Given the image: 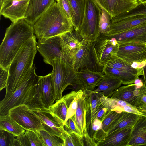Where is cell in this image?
I'll return each instance as SVG.
<instances>
[{
    "label": "cell",
    "instance_id": "cell-1",
    "mask_svg": "<svg viewBox=\"0 0 146 146\" xmlns=\"http://www.w3.org/2000/svg\"><path fill=\"white\" fill-rule=\"evenodd\" d=\"M36 69L33 66L16 90L0 102V115L8 114L10 110L21 105H26L30 109H46L40 98L37 86L39 76L36 74Z\"/></svg>",
    "mask_w": 146,
    "mask_h": 146
},
{
    "label": "cell",
    "instance_id": "cell-2",
    "mask_svg": "<svg viewBox=\"0 0 146 146\" xmlns=\"http://www.w3.org/2000/svg\"><path fill=\"white\" fill-rule=\"evenodd\" d=\"M35 35L33 26L24 19L12 22L6 29L0 46V67L9 70L21 47Z\"/></svg>",
    "mask_w": 146,
    "mask_h": 146
},
{
    "label": "cell",
    "instance_id": "cell-3",
    "mask_svg": "<svg viewBox=\"0 0 146 146\" xmlns=\"http://www.w3.org/2000/svg\"><path fill=\"white\" fill-rule=\"evenodd\" d=\"M37 38L43 40L74 30L72 23L55 1L33 25Z\"/></svg>",
    "mask_w": 146,
    "mask_h": 146
},
{
    "label": "cell",
    "instance_id": "cell-4",
    "mask_svg": "<svg viewBox=\"0 0 146 146\" xmlns=\"http://www.w3.org/2000/svg\"><path fill=\"white\" fill-rule=\"evenodd\" d=\"M37 42L35 35L22 46L11 62L4 98H7L16 90L33 67Z\"/></svg>",
    "mask_w": 146,
    "mask_h": 146
},
{
    "label": "cell",
    "instance_id": "cell-5",
    "mask_svg": "<svg viewBox=\"0 0 146 146\" xmlns=\"http://www.w3.org/2000/svg\"><path fill=\"white\" fill-rule=\"evenodd\" d=\"M51 72L55 90L56 100L62 97V94L65 89L71 85L80 90V84L77 73L72 66L65 60L56 58L53 62Z\"/></svg>",
    "mask_w": 146,
    "mask_h": 146
},
{
    "label": "cell",
    "instance_id": "cell-6",
    "mask_svg": "<svg viewBox=\"0 0 146 146\" xmlns=\"http://www.w3.org/2000/svg\"><path fill=\"white\" fill-rule=\"evenodd\" d=\"M102 9L95 0H85L83 19L76 32L81 41L83 38L95 41L100 35L99 25Z\"/></svg>",
    "mask_w": 146,
    "mask_h": 146
},
{
    "label": "cell",
    "instance_id": "cell-7",
    "mask_svg": "<svg viewBox=\"0 0 146 146\" xmlns=\"http://www.w3.org/2000/svg\"><path fill=\"white\" fill-rule=\"evenodd\" d=\"M81 42V47L70 64L74 71L76 72L85 70L103 71L104 66L99 61L95 49L96 41L83 38Z\"/></svg>",
    "mask_w": 146,
    "mask_h": 146
},
{
    "label": "cell",
    "instance_id": "cell-8",
    "mask_svg": "<svg viewBox=\"0 0 146 146\" xmlns=\"http://www.w3.org/2000/svg\"><path fill=\"white\" fill-rule=\"evenodd\" d=\"M8 114L25 130L34 131L44 129L39 118L25 105H21L10 110Z\"/></svg>",
    "mask_w": 146,
    "mask_h": 146
},
{
    "label": "cell",
    "instance_id": "cell-9",
    "mask_svg": "<svg viewBox=\"0 0 146 146\" xmlns=\"http://www.w3.org/2000/svg\"><path fill=\"white\" fill-rule=\"evenodd\" d=\"M119 44L116 55L132 65L139 64L142 68L146 61V44L127 43Z\"/></svg>",
    "mask_w": 146,
    "mask_h": 146
},
{
    "label": "cell",
    "instance_id": "cell-10",
    "mask_svg": "<svg viewBox=\"0 0 146 146\" xmlns=\"http://www.w3.org/2000/svg\"><path fill=\"white\" fill-rule=\"evenodd\" d=\"M36 49L43 57L44 62L46 64L52 66L56 58L65 60L61 50L60 35L44 40H38Z\"/></svg>",
    "mask_w": 146,
    "mask_h": 146
},
{
    "label": "cell",
    "instance_id": "cell-11",
    "mask_svg": "<svg viewBox=\"0 0 146 146\" xmlns=\"http://www.w3.org/2000/svg\"><path fill=\"white\" fill-rule=\"evenodd\" d=\"M146 94V88L143 86L138 88L134 84L120 87L114 91L111 98L125 101L137 108L141 105L142 95Z\"/></svg>",
    "mask_w": 146,
    "mask_h": 146
},
{
    "label": "cell",
    "instance_id": "cell-12",
    "mask_svg": "<svg viewBox=\"0 0 146 146\" xmlns=\"http://www.w3.org/2000/svg\"><path fill=\"white\" fill-rule=\"evenodd\" d=\"M29 0H6L0 8V15L12 22L24 19Z\"/></svg>",
    "mask_w": 146,
    "mask_h": 146
},
{
    "label": "cell",
    "instance_id": "cell-13",
    "mask_svg": "<svg viewBox=\"0 0 146 146\" xmlns=\"http://www.w3.org/2000/svg\"><path fill=\"white\" fill-rule=\"evenodd\" d=\"M104 35L110 38L114 39L119 44L127 43H145L146 42V23L122 32Z\"/></svg>",
    "mask_w": 146,
    "mask_h": 146
},
{
    "label": "cell",
    "instance_id": "cell-14",
    "mask_svg": "<svg viewBox=\"0 0 146 146\" xmlns=\"http://www.w3.org/2000/svg\"><path fill=\"white\" fill-rule=\"evenodd\" d=\"M82 90L85 97L86 126L88 131L98 113L104 107L100 100V97L103 95L94 90Z\"/></svg>",
    "mask_w": 146,
    "mask_h": 146
},
{
    "label": "cell",
    "instance_id": "cell-15",
    "mask_svg": "<svg viewBox=\"0 0 146 146\" xmlns=\"http://www.w3.org/2000/svg\"><path fill=\"white\" fill-rule=\"evenodd\" d=\"M37 86L41 102L44 106L48 109L56 100L55 90L51 73L39 76Z\"/></svg>",
    "mask_w": 146,
    "mask_h": 146
},
{
    "label": "cell",
    "instance_id": "cell-16",
    "mask_svg": "<svg viewBox=\"0 0 146 146\" xmlns=\"http://www.w3.org/2000/svg\"><path fill=\"white\" fill-rule=\"evenodd\" d=\"M61 50L65 61L70 65L72 60L80 48L81 41L75 30L60 35Z\"/></svg>",
    "mask_w": 146,
    "mask_h": 146
},
{
    "label": "cell",
    "instance_id": "cell-17",
    "mask_svg": "<svg viewBox=\"0 0 146 146\" xmlns=\"http://www.w3.org/2000/svg\"><path fill=\"white\" fill-rule=\"evenodd\" d=\"M101 7L107 11L112 19L135 7L137 0H95Z\"/></svg>",
    "mask_w": 146,
    "mask_h": 146
},
{
    "label": "cell",
    "instance_id": "cell-18",
    "mask_svg": "<svg viewBox=\"0 0 146 146\" xmlns=\"http://www.w3.org/2000/svg\"><path fill=\"white\" fill-rule=\"evenodd\" d=\"M119 44L113 38L99 35L96 41L95 48L99 60L102 64L111 55H116Z\"/></svg>",
    "mask_w": 146,
    "mask_h": 146
},
{
    "label": "cell",
    "instance_id": "cell-19",
    "mask_svg": "<svg viewBox=\"0 0 146 146\" xmlns=\"http://www.w3.org/2000/svg\"><path fill=\"white\" fill-rule=\"evenodd\" d=\"M30 109L40 119L45 130L59 137L63 140V135L65 131L64 125L55 119L48 109Z\"/></svg>",
    "mask_w": 146,
    "mask_h": 146
},
{
    "label": "cell",
    "instance_id": "cell-20",
    "mask_svg": "<svg viewBox=\"0 0 146 146\" xmlns=\"http://www.w3.org/2000/svg\"><path fill=\"white\" fill-rule=\"evenodd\" d=\"M134 125L128 126L106 136L96 142L97 146H127Z\"/></svg>",
    "mask_w": 146,
    "mask_h": 146
},
{
    "label": "cell",
    "instance_id": "cell-21",
    "mask_svg": "<svg viewBox=\"0 0 146 146\" xmlns=\"http://www.w3.org/2000/svg\"><path fill=\"white\" fill-rule=\"evenodd\" d=\"M55 0H29L24 19L33 26Z\"/></svg>",
    "mask_w": 146,
    "mask_h": 146
},
{
    "label": "cell",
    "instance_id": "cell-22",
    "mask_svg": "<svg viewBox=\"0 0 146 146\" xmlns=\"http://www.w3.org/2000/svg\"><path fill=\"white\" fill-rule=\"evenodd\" d=\"M77 91V106L75 114L72 117L77 128L83 136V138L89 135L87 129L86 120L85 97L84 91Z\"/></svg>",
    "mask_w": 146,
    "mask_h": 146
},
{
    "label": "cell",
    "instance_id": "cell-23",
    "mask_svg": "<svg viewBox=\"0 0 146 146\" xmlns=\"http://www.w3.org/2000/svg\"><path fill=\"white\" fill-rule=\"evenodd\" d=\"M80 84V89L94 90L98 86L104 74L103 71L95 72L85 70L76 72Z\"/></svg>",
    "mask_w": 146,
    "mask_h": 146
},
{
    "label": "cell",
    "instance_id": "cell-24",
    "mask_svg": "<svg viewBox=\"0 0 146 146\" xmlns=\"http://www.w3.org/2000/svg\"><path fill=\"white\" fill-rule=\"evenodd\" d=\"M146 146V116H141L133 127L127 146Z\"/></svg>",
    "mask_w": 146,
    "mask_h": 146
},
{
    "label": "cell",
    "instance_id": "cell-25",
    "mask_svg": "<svg viewBox=\"0 0 146 146\" xmlns=\"http://www.w3.org/2000/svg\"><path fill=\"white\" fill-rule=\"evenodd\" d=\"M141 116L126 112H121L120 115L115 120L100 140L112 133L128 126L134 125Z\"/></svg>",
    "mask_w": 146,
    "mask_h": 146
},
{
    "label": "cell",
    "instance_id": "cell-26",
    "mask_svg": "<svg viewBox=\"0 0 146 146\" xmlns=\"http://www.w3.org/2000/svg\"><path fill=\"white\" fill-rule=\"evenodd\" d=\"M145 23H146V15L130 17L112 23L110 31L108 35L122 32Z\"/></svg>",
    "mask_w": 146,
    "mask_h": 146
},
{
    "label": "cell",
    "instance_id": "cell-27",
    "mask_svg": "<svg viewBox=\"0 0 146 146\" xmlns=\"http://www.w3.org/2000/svg\"><path fill=\"white\" fill-rule=\"evenodd\" d=\"M122 84L118 79L104 72L97 87L94 90L100 92L105 96L111 97L114 91Z\"/></svg>",
    "mask_w": 146,
    "mask_h": 146
},
{
    "label": "cell",
    "instance_id": "cell-28",
    "mask_svg": "<svg viewBox=\"0 0 146 146\" xmlns=\"http://www.w3.org/2000/svg\"><path fill=\"white\" fill-rule=\"evenodd\" d=\"M102 64L107 66L129 72L138 77L143 75L142 68H136L129 63L118 56L116 54L111 55Z\"/></svg>",
    "mask_w": 146,
    "mask_h": 146
},
{
    "label": "cell",
    "instance_id": "cell-29",
    "mask_svg": "<svg viewBox=\"0 0 146 146\" xmlns=\"http://www.w3.org/2000/svg\"><path fill=\"white\" fill-rule=\"evenodd\" d=\"M0 130L7 131L16 137L24 134L26 131L8 113L0 115Z\"/></svg>",
    "mask_w": 146,
    "mask_h": 146
},
{
    "label": "cell",
    "instance_id": "cell-30",
    "mask_svg": "<svg viewBox=\"0 0 146 146\" xmlns=\"http://www.w3.org/2000/svg\"><path fill=\"white\" fill-rule=\"evenodd\" d=\"M72 16V24L76 32L78 31L83 19L85 0H69Z\"/></svg>",
    "mask_w": 146,
    "mask_h": 146
},
{
    "label": "cell",
    "instance_id": "cell-31",
    "mask_svg": "<svg viewBox=\"0 0 146 146\" xmlns=\"http://www.w3.org/2000/svg\"><path fill=\"white\" fill-rule=\"evenodd\" d=\"M48 111L59 123L64 125L67 114L68 107L65 99L63 96L51 105Z\"/></svg>",
    "mask_w": 146,
    "mask_h": 146
},
{
    "label": "cell",
    "instance_id": "cell-32",
    "mask_svg": "<svg viewBox=\"0 0 146 146\" xmlns=\"http://www.w3.org/2000/svg\"><path fill=\"white\" fill-rule=\"evenodd\" d=\"M103 71L120 80L124 85L134 83L135 80L139 78L129 72L109 67L104 66Z\"/></svg>",
    "mask_w": 146,
    "mask_h": 146
},
{
    "label": "cell",
    "instance_id": "cell-33",
    "mask_svg": "<svg viewBox=\"0 0 146 146\" xmlns=\"http://www.w3.org/2000/svg\"><path fill=\"white\" fill-rule=\"evenodd\" d=\"M121 113L114 111H108L106 116L102 121V129L94 133L93 135L92 138L96 141L97 142L101 139L104 135Z\"/></svg>",
    "mask_w": 146,
    "mask_h": 146
},
{
    "label": "cell",
    "instance_id": "cell-34",
    "mask_svg": "<svg viewBox=\"0 0 146 146\" xmlns=\"http://www.w3.org/2000/svg\"><path fill=\"white\" fill-rule=\"evenodd\" d=\"M44 146H64L63 141L59 137L45 129L35 131Z\"/></svg>",
    "mask_w": 146,
    "mask_h": 146
},
{
    "label": "cell",
    "instance_id": "cell-35",
    "mask_svg": "<svg viewBox=\"0 0 146 146\" xmlns=\"http://www.w3.org/2000/svg\"><path fill=\"white\" fill-rule=\"evenodd\" d=\"M100 100L103 106L107 110L119 111L123 108L129 103L121 100L112 98L105 96H101Z\"/></svg>",
    "mask_w": 146,
    "mask_h": 146
},
{
    "label": "cell",
    "instance_id": "cell-36",
    "mask_svg": "<svg viewBox=\"0 0 146 146\" xmlns=\"http://www.w3.org/2000/svg\"><path fill=\"white\" fill-rule=\"evenodd\" d=\"M144 15H146V2L139 3L135 7L130 10L112 18L111 21L113 23L130 17Z\"/></svg>",
    "mask_w": 146,
    "mask_h": 146
},
{
    "label": "cell",
    "instance_id": "cell-37",
    "mask_svg": "<svg viewBox=\"0 0 146 146\" xmlns=\"http://www.w3.org/2000/svg\"><path fill=\"white\" fill-rule=\"evenodd\" d=\"M68 107L65 122L76 113L77 106V91L73 90L63 96Z\"/></svg>",
    "mask_w": 146,
    "mask_h": 146
},
{
    "label": "cell",
    "instance_id": "cell-38",
    "mask_svg": "<svg viewBox=\"0 0 146 146\" xmlns=\"http://www.w3.org/2000/svg\"><path fill=\"white\" fill-rule=\"evenodd\" d=\"M102 13L99 23L100 35H106L109 33L112 23V17L105 10L102 8Z\"/></svg>",
    "mask_w": 146,
    "mask_h": 146
},
{
    "label": "cell",
    "instance_id": "cell-39",
    "mask_svg": "<svg viewBox=\"0 0 146 146\" xmlns=\"http://www.w3.org/2000/svg\"><path fill=\"white\" fill-rule=\"evenodd\" d=\"M64 146H84L83 139L80 136L66 131L63 135Z\"/></svg>",
    "mask_w": 146,
    "mask_h": 146
},
{
    "label": "cell",
    "instance_id": "cell-40",
    "mask_svg": "<svg viewBox=\"0 0 146 146\" xmlns=\"http://www.w3.org/2000/svg\"><path fill=\"white\" fill-rule=\"evenodd\" d=\"M0 146H14L16 137L4 130H0Z\"/></svg>",
    "mask_w": 146,
    "mask_h": 146
},
{
    "label": "cell",
    "instance_id": "cell-41",
    "mask_svg": "<svg viewBox=\"0 0 146 146\" xmlns=\"http://www.w3.org/2000/svg\"><path fill=\"white\" fill-rule=\"evenodd\" d=\"M25 134L29 146H44L38 135L35 131L26 130Z\"/></svg>",
    "mask_w": 146,
    "mask_h": 146
},
{
    "label": "cell",
    "instance_id": "cell-42",
    "mask_svg": "<svg viewBox=\"0 0 146 146\" xmlns=\"http://www.w3.org/2000/svg\"><path fill=\"white\" fill-rule=\"evenodd\" d=\"M55 1L60 6L72 24V13L69 0H55Z\"/></svg>",
    "mask_w": 146,
    "mask_h": 146
},
{
    "label": "cell",
    "instance_id": "cell-43",
    "mask_svg": "<svg viewBox=\"0 0 146 146\" xmlns=\"http://www.w3.org/2000/svg\"><path fill=\"white\" fill-rule=\"evenodd\" d=\"M64 127L66 131L74 133L83 138L82 135L77 128L75 122L72 117L69 118L65 122L64 124Z\"/></svg>",
    "mask_w": 146,
    "mask_h": 146
},
{
    "label": "cell",
    "instance_id": "cell-44",
    "mask_svg": "<svg viewBox=\"0 0 146 146\" xmlns=\"http://www.w3.org/2000/svg\"><path fill=\"white\" fill-rule=\"evenodd\" d=\"M0 91L6 88L7 81L9 70L0 67Z\"/></svg>",
    "mask_w": 146,
    "mask_h": 146
},
{
    "label": "cell",
    "instance_id": "cell-45",
    "mask_svg": "<svg viewBox=\"0 0 146 146\" xmlns=\"http://www.w3.org/2000/svg\"><path fill=\"white\" fill-rule=\"evenodd\" d=\"M102 127V122L96 118L91 125L90 128V130L91 137H92L93 134L100 130Z\"/></svg>",
    "mask_w": 146,
    "mask_h": 146
},
{
    "label": "cell",
    "instance_id": "cell-46",
    "mask_svg": "<svg viewBox=\"0 0 146 146\" xmlns=\"http://www.w3.org/2000/svg\"><path fill=\"white\" fill-rule=\"evenodd\" d=\"M14 146H29L25 133L16 137Z\"/></svg>",
    "mask_w": 146,
    "mask_h": 146
},
{
    "label": "cell",
    "instance_id": "cell-47",
    "mask_svg": "<svg viewBox=\"0 0 146 146\" xmlns=\"http://www.w3.org/2000/svg\"><path fill=\"white\" fill-rule=\"evenodd\" d=\"M108 111L106 108L103 107L98 113L96 118L102 122L106 116Z\"/></svg>",
    "mask_w": 146,
    "mask_h": 146
},
{
    "label": "cell",
    "instance_id": "cell-48",
    "mask_svg": "<svg viewBox=\"0 0 146 146\" xmlns=\"http://www.w3.org/2000/svg\"><path fill=\"white\" fill-rule=\"evenodd\" d=\"M143 85L146 88V61L145 65L142 68Z\"/></svg>",
    "mask_w": 146,
    "mask_h": 146
},
{
    "label": "cell",
    "instance_id": "cell-49",
    "mask_svg": "<svg viewBox=\"0 0 146 146\" xmlns=\"http://www.w3.org/2000/svg\"><path fill=\"white\" fill-rule=\"evenodd\" d=\"M134 83L138 88H141L143 86V82L139 79V78L135 80Z\"/></svg>",
    "mask_w": 146,
    "mask_h": 146
},
{
    "label": "cell",
    "instance_id": "cell-50",
    "mask_svg": "<svg viewBox=\"0 0 146 146\" xmlns=\"http://www.w3.org/2000/svg\"><path fill=\"white\" fill-rule=\"evenodd\" d=\"M137 109L140 111L146 113V105H142L139 107Z\"/></svg>",
    "mask_w": 146,
    "mask_h": 146
},
{
    "label": "cell",
    "instance_id": "cell-51",
    "mask_svg": "<svg viewBox=\"0 0 146 146\" xmlns=\"http://www.w3.org/2000/svg\"><path fill=\"white\" fill-rule=\"evenodd\" d=\"M141 105H146V94H143L141 98Z\"/></svg>",
    "mask_w": 146,
    "mask_h": 146
},
{
    "label": "cell",
    "instance_id": "cell-52",
    "mask_svg": "<svg viewBox=\"0 0 146 146\" xmlns=\"http://www.w3.org/2000/svg\"><path fill=\"white\" fill-rule=\"evenodd\" d=\"M6 1V0H0V8H1L4 2Z\"/></svg>",
    "mask_w": 146,
    "mask_h": 146
},
{
    "label": "cell",
    "instance_id": "cell-53",
    "mask_svg": "<svg viewBox=\"0 0 146 146\" xmlns=\"http://www.w3.org/2000/svg\"><path fill=\"white\" fill-rule=\"evenodd\" d=\"M139 3H142L146 2V0H137Z\"/></svg>",
    "mask_w": 146,
    "mask_h": 146
},
{
    "label": "cell",
    "instance_id": "cell-54",
    "mask_svg": "<svg viewBox=\"0 0 146 146\" xmlns=\"http://www.w3.org/2000/svg\"><path fill=\"white\" fill-rule=\"evenodd\" d=\"M145 44H146V42H145Z\"/></svg>",
    "mask_w": 146,
    "mask_h": 146
}]
</instances>
